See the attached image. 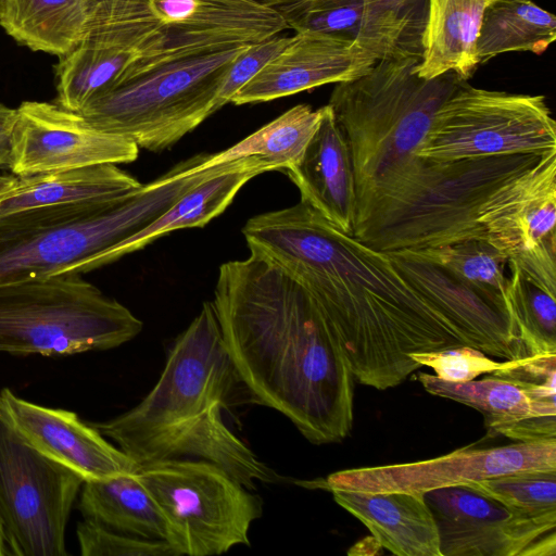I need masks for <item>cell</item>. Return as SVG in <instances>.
I'll return each mask as SVG.
<instances>
[{"label":"cell","instance_id":"ac0fdd59","mask_svg":"<svg viewBox=\"0 0 556 556\" xmlns=\"http://www.w3.org/2000/svg\"><path fill=\"white\" fill-rule=\"evenodd\" d=\"M403 279L470 342L489 356H529L509 315L472 288L413 251L384 252Z\"/></svg>","mask_w":556,"mask_h":556},{"label":"cell","instance_id":"277c9868","mask_svg":"<svg viewBox=\"0 0 556 556\" xmlns=\"http://www.w3.org/2000/svg\"><path fill=\"white\" fill-rule=\"evenodd\" d=\"M541 156L434 160L414 155L357 202L352 236L381 252L486 240L480 222L482 205Z\"/></svg>","mask_w":556,"mask_h":556},{"label":"cell","instance_id":"8fae6325","mask_svg":"<svg viewBox=\"0 0 556 556\" xmlns=\"http://www.w3.org/2000/svg\"><path fill=\"white\" fill-rule=\"evenodd\" d=\"M556 150V123L543 96L462 84L439 108L416 155L460 160Z\"/></svg>","mask_w":556,"mask_h":556},{"label":"cell","instance_id":"8992f818","mask_svg":"<svg viewBox=\"0 0 556 556\" xmlns=\"http://www.w3.org/2000/svg\"><path fill=\"white\" fill-rule=\"evenodd\" d=\"M86 1L79 42L134 54L137 62L123 80L172 62L254 45L288 28L278 10L250 0Z\"/></svg>","mask_w":556,"mask_h":556},{"label":"cell","instance_id":"1f68e13d","mask_svg":"<svg viewBox=\"0 0 556 556\" xmlns=\"http://www.w3.org/2000/svg\"><path fill=\"white\" fill-rule=\"evenodd\" d=\"M413 252L443 266L486 301L508 314L505 302L508 261L486 240L472 239Z\"/></svg>","mask_w":556,"mask_h":556},{"label":"cell","instance_id":"52a82bcc","mask_svg":"<svg viewBox=\"0 0 556 556\" xmlns=\"http://www.w3.org/2000/svg\"><path fill=\"white\" fill-rule=\"evenodd\" d=\"M420 56L378 60L366 73L337 83L331 108L350 149L356 204L424 143L441 104L467 79L450 71L427 79Z\"/></svg>","mask_w":556,"mask_h":556},{"label":"cell","instance_id":"836d02e7","mask_svg":"<svg viewBox=\"0 0 556 556\" xmlns=\"http://www.w3.org/2000/svg\"><path fill=\"white\" fill-rule=\"evenodd\" d=\"M465 486L526 517L556 522V470L502 475Z\"/></svg>","mask_w":556,"mask_h":556},{"label":"cell","instance_id":"7c38bea8","mask_svg":"<svg viewBox=\"0 0 556 556\" xmlns=\"http://www.w3.org/2000/svg\"><path fill=\"white\" fill-rule=\"evenodd\" d=\"M85 481L0 418V510L22 556H66L65 530Z\"/></svg>","mask_w":556,"mask_h":556},{"label":"cell","instance_id":"3957f363","mask_svg":"<svg viewBox=\"0 0 556 556\" xmlns=\"http://www.w3.org/2000/svg\"><path fill=\"white\" fill-rule=\"evenodd\" d=\"M239 382L211 302L172 345L153 389L131 409L92 424L138 465L211 462L253 490L280 477L226 426L223 410Z\"/></svg>","mask_w":556,"mask_h":556},{"label":"cell","instance_id":"e575fe53","mask_svg":"<svg viewBox=\"0 0 556 556\" xmlns=\"http://www.w3.org/2000/svg\"><path fill=\"white\" fill-rule=\"evenodd\" d=\"M277 10L295 33H319L358 43L365 0H303Z\"/></svg>","mask_w":556,"mask_h":556},{"label":"cell","instance_id":"d6a6232c","mask_svg":"<svg viewBox=\"0 0 556 556\" xmlns=\"http://www.w3.org/2000/svg\"><path fill=\"white\" fill-rule=\"evenodd\" d=\"M555 295L508 262L505 302L529 356L556 354Z\"/></svg>","mask_w":556,"mask_h":556},{"label":"cell","instance_id":"8d00e7d4","mask_svg":"<svg viewBox=\"0 0 556 556\" xmlns=\"http://www.w3.org/2000/svg\"><path fill=\"white\" fill-rule=\"evenodd\" d=\"M409 356L420 366L432 368L440 379L455 383L475 380L482 374H493L507 365V359L493 361L482 351L469 345L412 353Z\"/></svg>","mask_w":556,"mask_h":556},{"label":"cell","instance_id":"44dd1931","mask_svg":"<svg viewBox=\"0 0 556 556\" xmlns=\"http://www.w3.org/2000/svg\"><path fill=\"white\" fill-rule=\"evenodd\" d=\"M301 200L344 233L356 217L355 175L346 140L331 108L323 106L317 130L301 160L286 170Z\"/></svg>","mask_w":556,"mask_h":556},{"label":"cell","instance_id":"7402d4cb","mask_svg":"<svg viewBox=\"0 0 556 556\" xmlns=\"http://www.w3.org/2000/svg\"><path fill=\"white\" fill-rule=\"evenodd\" d=\"M143 184L116 164L0 176V218L37 207L124 200Z\"/></svg>","mask_w":556,"mask_h":556},{"label":"cell","instance_id":"6da1fadb","mask_svg":"<svg viewBox=\"0 0 556 556\" xmlns=\"http://www.w3.org/2000/svg\"><path fill=\"white\" fill-rule=\"evenodd\" d=\"M242 233L250 251L283 269L318 303L362 384H401L421 367L412 353L471 346L387 253L342 232L302 201L251 217Z\"/></svg>","mask_w":556,"mask_h":556},{"label":"cell","instance_id":"4fadbf2b","mask_svg":"<svg viewBox=\"0 0 556 556\" xmlns=\"http://www.w3.org/2000/svg\"><path fill=\"white\" fill-rule=\"evenodd\" d=\"M480 222L490 244L556 294V150L494 190Z\"/></svg>","mask_w":556,"mask_h":556},{"label":"cell","instance_id":"b9f144b4","mask_svg":"<svg viewBox=\"0 0 556 556\" xmlns=\"http://www.w3.org/2000/svg\"><path fill=\"white\" fill-rule=\"evenodd\" d=\"M2 0H0V7H1Z\"/></svg>","mask_w":556,"mask_h":556},{"label":"cell","instance_id":"30bf717a","mask_svg":"<svg viewBox=\"0 0 556 556\" xmlns=\"http://www.w3.org/2000/svg\"><path fill=\"white\" fill-rule=\"evenodd\" d=\"M137 473L160 508L166 542L178 556L220 555L250 544L262 501L222 467L173 458L140 465Z\"/></svg>","mask_w":556,"mask_h":556},{"label":"cell","instance_id":"74e56055","mask_svg":"<svg viewBox=\"0 0 556 556\" xmlns=\"http://www.w3.org/2000/svg\"><path fill=\"white\" fill-rule=\"evenodd\" d=\"M291 37L276 35L247 47L230 65L220 85L215 110L218 111L229 103L241 87L288 46Z\"/></svg>","mask_w":556,"mask_h":556},{"label":"cell","instance_id":"5bb4252c","mask_svg":"<svg viewBox=\"0 0 556 556\" xmlns=\"http://www.w3.org/2000/svg\"><path fill=\"white\" fill-rule=\"evenodd\" d=\"M556 470V439L488 448L466 446L435 458L345 469L306 488L357 492H417L466 485L502 475Z\"/></svg>","mask_w":556,"mask_h":556},{"label":"cell","instance_id":"ba28073f","mask_svg":"<svg viewBox=\"0 0 556 556\" xmlns=\"http://www.w3.org/2000/svg\"><path fill=\"white\" fill-rule=\"evenodd\" d=\"M142 321L79 274L0 285V352L66 356L117 348Z\"/></svg>","mask_w":556,"mask_h":556},{"label":"cell","instance_id":"cb8c5ba5","mask_svg":"<svg viewBox=\"0 0 556 556\" xmlns=\"http://www.w3.org/2000/svg\"><path fill=\"white\" fill-rule=\"evenodd\" d=\"M265 172H269L267 167L253 159L213 166L205 178L188 189L163 214L119 243L113 251V261L139 251L169 232L204 227L230 205L248 181Z\"/></svg>","mask_w":556,"mask_h":556},{"label":"cell","instance_id":"f35d334b","mask_svg":"<svg viewBox=\"0 0 556 556\" xmlns=\"http://www.w3.org/2000/svg\"><path fill=\"white\" fill-rule=\"evenodd\" d=\"M16 119V109L0 103V166L8 167L11 154V136Z\"/></svg>","mask_w":556,"mask_h":556},{"label":"cell","instance_id":"4dcf8cb0","mask_svg":"<svg viewBox=\"0 0 556 556\" xmlns=\"http://www.w3.org/2000/svg\"><path fill=\"white\" fill-rule=\"evenodd\" d=\"M428 0H365L358 45L377 60L420 56Z\"/></svg>","mask_w":556,"mask_h":556},{"label":"cell","instance_id":"60d3db41","mask_svg":"<svg viewBox=\"0 0 556 556\" xmlns=\"http://www.w3.org/2000/svg\"><path fill=\"white\" fill-rule=\"evenodd\" d=\"M254 3H257L262 7L270 8V9H279L287 5H292L303 0H250Z\"/></svg>","mask_w":556,"mask_h":556},{"label":"cell","instance_id":"e0dca14e","mask_svg":"<svg viewBox=\"0 0 556 556\" xmlns=\"http://www.w3.org/2000/svg\"><path fill=\"white\" fill-rule=\"evenodd\" d=\"M0 418L28 445L84 481L139 469L140 465L72 410L31 403L4 388L0 390Z\"/></svg>","mask_w":556,"mask_h":556},{"label":"cell","instance_id":"7a4b0ae2","mask_svg":"<svg viewBox=\"0 0 556 556\" xmlns=\"http://www.w3.org/2000/svg\"><path fill=\"white\" fill-rule=\"evenodd\" d=\"M211 303L239 381L256 402L313 444L349 437L354 376L333 326L300 283L250 251L219 266Z\"/></svg>","mask_w":556,"mask_h":556},{"label":"cell","instance_id":"484cf974","mask_svg":"<svg viewBox=\"0 0 556 556\" xmlns=\"http://www.w3.org/2000/svg\"><path fill=\"white\" fill-rule=\"evenodd\" d=\"M323 106H292L241 141L214 154H200L178 164L181 175L189 176L206 168L242 159H253L270 170H287L302 157L317 130Z\"/></svg>","mask_w":556,"mask_h":556},{"label":"cell","instance_id":"2e32d148","mask_svg":"<svg viewBox=\"0 0 556 556\" xmlns=\"http://www.w3.org/2000/svg\"><path fill=\"white\" fill-rule=\"evenodd\" d=\"M139 148L56 103L24 101L16 109L8 168L26 176L98 164H126Z\"/></svg>","mask_w":556,"mask_h":556},{"label":"cell","instance_id":"d6986e66","mask_svg":"<svg viewBox=\"0 0 556 556\" xmlns=\"http://www.w3.org/2000/svg\"><path fill=\"white\" fill-rule=\"evenodd\" d=\"M377 58L358 43L319 33H295L232 97L236 105L260 103L326 84L352 80L366 73Z\"/></svg>","mask_w":556,"mask_h":556},{"label":"cell","instance_id":"d4e9b609","mask_svg":"<svg viewBox=\"0 0 556 556\" xmlns=\"http://www.w3.org/2000/svg\"><path fill=\"white\" fill-rule=\"evenodd\" d=\"M492 0H428L417 74L427 79L453 71L468 79L479 60L477 39Z\"/></svg>","mask_w":556,"mask_h":556},{"label":"cell","instance_id":"4316f807","mask_svg":"<svg viewBox=\"0 0 556 556\" xmlns=\"http://www.w3.org/2000/svg\"><path fill=\"white\" fill-rule=\"evenodd\" d=\"M137 471L85 481L77 508L84 519L109 529L166 541V526L162 513Z\"/></svg>","mask_w":556,"mask_h":556},{"label":"cell","instance_id":"f546056e","mask_svg":"<svg viewBox=\"0 0 556 556\" xmlns=\"http://www.w3.org/2000/svg\"><path fill=\"white\" fill-rule=\"evenodd\" d=\"M137 58L126 51L78 42L55 65V103L79 112L88 102L122 81Z\"/></svg>","mask_w":556,"mask_h":556},{"label":"cell","instance_id":"d590c367","mask_svg":"<svg viewBox=\"0 0 556 556\" xmlns=\"http://www.w3.org/2000/svg\"><path fill=\"white\" fill-rule=\"evenodd\" d=\"M76 536L83 556H178L164 540L144 539L84 519Z\"/></svg>","mask_w":556,"mask_h":556},{"label":"cell","instance_id":"ab89813d","mask_svg":"<svg viewBox=\"0 0 556 556\" xmlns=\"http://www.w3.org/2000/svg\"><path fill=\"white\" fill-rule=\"evenodd\" d=\"M0 556H22L0 510Z\"/></svg>","mask_w":556,"mask_h":556},{"label":"cell","instance_id":"ffe728a7","mask_svg":"<svg viewBox=\"0 0 556 556\" xmlns=\"http://www.w3.org/2000/svg\"><path fill=\"white\" fill-rule=\"evenodd\" d=\"M415 379L430 394L479 410L490 433L517 442L556 439V400L539 397L515 380L490 374L481 380L455 383L426 372Z\"/></svg>","mask_w":556,"mask_h":556},{"label":"cell","instance_id":"9c48e42d","mask_svg":"<svg viewBox=\"0 0 556 556\" xmlns=\"http://www.w3.org/2000/svg\"><path fill=\"white\" fill-rule=\"evenodd\" d=\"M249 46L172 62L125 79L77 113L138 148L164 151L216 112L220 85Z\"/></svg>","mask_w":556,"mask_h":556},{"label":"cell","instance_id":"5b68a950","mask_svg":"<svg viewBox=\"0 0 556 556\" xmlns=\"http://www.w3.org/2000/svg\"><path fill=\"white\" fill-rule=\"evenodd\" d=\"M212 168L175 167L115 202L50 205L0 218V285L81 274L108 265L114 249L163 214Z\"/></svg>","mask_w":556,"mask_h":556},{"label":"cell","instance_id":"83f0119b","mask_svg":"<svg viewBox=\"0 0 556 556\" xmlns=\"http://www.w3.org/2000/svg\"><path fill=\"white\" fill-rule=\"evenodd\" d=\"M86 0H2L0 26L33 51L61 56L80 41Z\"/></svg>","mask_w":556,"mask_h":556},{"label":"cell","instance_id":"f1b7e54d","mask_svg":"<svg viewBox=\"0 0 556 556\" xmlns=\"http://www.w3.org/2000/svg\"><path fill=\"white\" fill-rule=\"evenodd\" d=\"M556 39V17L531 0H492L477 39L480 63L506 52L543 53Z\"/></svg>","mask_w":556,"mask_h":556},{"label":"cell","instance_id":"603a6c76","mask_svg":"<svg viewBox=\"0 0 556 556\" xmlns=\"http://www.w3.org/2000/svg\"><path fill=\"white\" fill-rule=\"evenodd\" d=\"M379 546L397 556H442L438 528L424 493L331 490Z\"/></svg>","mask_w":556,"mask_h":556},{"label":"cell","instance_id":"9a60e30c","mask_svg":"<svg viewBox=\"0 0 556 556\" xmlns=\"http://www.w3.org/2000/svg\"><path fill=\"white\" fill-rule=\"evenodd\" d=\"M442 556H554L556 522L520 515L465 485L424 493Z\"/></svg>","mask_w":556,"mask_h":556}]
</instances>
